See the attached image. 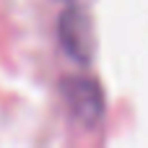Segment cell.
I'll return each mask as SVG.
<instances>
[{"label": "cell", "instance_id": "obj_2", "mask_svg": "<svg viewBox=\"0 0 148 148\" xmlns=\"http://www.w3.org/2000/svg\"><path fill=\"white\" fill-rule=\"evenodd\" d=\"M65 94H68V101H70V107L75 109L78 117L96 120L101 114V94H99V88H96L94 81H86V78L68 81Z\"/></svg>", "mask_w": 148, "mask_h": 148}, {"label": "cell", "instance_id": "obj_1", "mask_svg": "<svg viewBox=\"0 0 148 148\" xmlns=\"http://www.w3.org/2000/svg\"><path fill=\"white\" fill-rule=\"evenodd\" d=\"M60 39L68 49L70 57L88 62L91 49H94V34H91V21L81 8H70L60 18Z\"/></svg>", "mask_w": 148, "mask_h": 148}]
</instances>
